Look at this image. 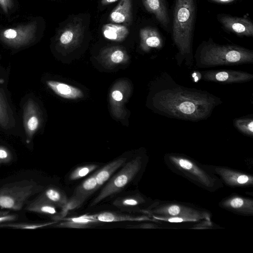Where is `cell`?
I'll list each match as a JSON object with an SVG mask.
<instances>
[{"mask_svg": "<svg viewBox=\"0 0 253 253\" xmlns=\"http://www.w3.org/2000/svg\"><path fill=\"white\" fill-rule=\"evenodd\" d=\"M150 101L151 108L161 116L193 122L207 120L222 103L208 91L177 83L167 72L160 73L154 81Z\"/></svg>", "mask_w": 253, "mask_h": 253, "instance_id": "1", "label": "cell"}, {"mask_svg": "<svg viewBox=\"0 0 253 253\" xmlns=\"http://www.w3.org/2000/svg\"><path fill=\"white\" fill-rule=\"evenodd\" d=\"M196 0H175L173 14L172 39L177 49V64L189 67L193 63V34L196 14Z\"/></svg>", "mask_w": 253, "mask_h": 253, "instance_id": "2", "label": "cell"}, {"mask_svg": "<svg viewBox=\"0 0 253 253\" xmlns=\"http://www.w3.org/2000/svg\"><path fill=\"white\" fill-rule=\"evenodd\" d=\"M194 58L200 68L236 66L253 63V50L238 45L220 44L210 39L199 45Z\"/></svg>", "mask_w": 253, "mask_h": 253, "instance_id": "3", "label": "cell"}, {"mask_svg": "<svg viewBox=\"0 0 253 253\" xmlns=\"http://www.w3.org/2000/svg\"><path fill=\"white\" fill-rule=\"evenodd\" d=\"M43 187L33 180H23L0 188V208L21 210L33 195L43 190Z\"/></svg>", "mask_w": 253, "mask_h": 253, "instance_id": "4", "label": "cell"}, {"mask_svg": "<svg viewBox=\"0 0 253 253\" xmlns=\"http://www.w3.org/2000/svg\"><path fill=\"white\" fill-rule=\"evenodd\" d=\"M141 165L140 157H137L124 165L121 170L103 188L90 205L94 206L107 197L121 191L134 178L140 170Z\"/></svg>", "mask_w": 253, "mask_h": 253, "instance_id": "5", "label": "cell"}, {"mask_svg": "<svg viewBox=\"0 0 253 253\" xmlns=\"http://www.w3.org/2000/svg\"><path fill=\"white\" fill-rule=\"evenodd\" d=\"M37 30V23L30 22L15 27L3 29L0 32V40L9 46L20 47L34 40Z\"/></svg>", "mask_w": 253, "mask_h": 253, "instance_id": "6", "label": "cell"}, {"mask_svg": "<svg viewBox=\"0 0 253 253\" xmlns=\"http://www.w3.org/2000/svg\"><path fill=\"white\" fill-rule=\"evenodd\" d=\"M168 157L175 168L187 176L203 186H213V179L210 175L190 159L176 154H169Z\"/></svg>", "mask_w": 253, "mask_h": 253, "instance_id": "7", "label": "cell"}, {"mask_svg": "<svg viewBox=\"0 0 253 253\" xmlns=\"http://www.w3.org/2000/svg\"><path fill=\"white\" fill-rule=\"evenodd\" d=\"M145 212L154 214L153 216L160 217H179L196 221L205 218L206 214L178 204H168L156 207L151 210L144 211Z\"/></svg>", "mask_w": 253, "mask_h": 253, "instance_id": "8", "label": "cell"}, {"mask_svg": "<svg viewBox=\"0 0 253 253\" xmlns=\"http://www.w3.org/2000/svg\"><path fill=\"white\" fill-rule=\"evenodd\" d=\"M201 78L207 82L221 84L242 83L253 80V75L247 72L233 70H211L199 73Z\"/></svg>", "mask_w": 253, "mask_h": 253, "instance_id": "9", "label": "cell"}, {"mask_svg": "<svg viewBox=\"0 0 253 253\" xmlns=\"http://www.w3.org/2000/svg\"><path fill=\"white\" fill-rule=\"evenodd\" d=\"M217 19L225 29L238 36L253 35V24L249 19L221 14L217 15Z\"/></svg>", "mask_w": 253, "mask_h": 253, "instance_id": "10", "label": "cell"}, {"mask_svg": "<svg viewBox=\"0 0 253 253\" xmlns=\"http://www.w3.org/2000/svg\"><path fill=\"white\" fill-rule=\"evenodd\" d=\"M84 32L85 27L81 20H72L59 31L58 42L64 46L74 45L83 39Z\"/></svg>", "mask_w": 253, "mask_h": 253, "instance_id": "11", "label": "cell"}, {"mask_svg": "<svg viewBox=\"0 0 253 253\" xmlns=\"http://www.w3.org/2000/svg\"><path fill=\"white\" fill-rule=\"evenodd\" d=\"M40 118L38 108L33 99H29L23 109V125L26 135V142L29 143L39 127Z\"/></svg>", "mask_w": 253, "mask_h": 253, "instance_id": "12", "label": "cell"}, {"mask_svg": "<svg viewBox=\"0 0 253 253\" xmlns=\"http://www.w3.org/2000/svg\"><path fill=\"white\" fill-rule=\"evenodd\" d=\"M146 9L153 14L157 20L165 29L169 27V16L167 0H142Z\"/></svg>", "mask_w": 253, "mask_h": 253, "instance_id": "13", "label": "cell"}, {"mask_svg": "<svg viewBox=\"0 0 253 253\" xmlns=\"http://www.w3.org/2000/svg\"><path fill=\"white\" fill-rule=\"evenodd\" d=\"M109 19L113 23L128 26L132 19L131 0H120L110 13Z\"/></svg>", "mask_w": 253, "mask_h": 253, "instance_id": "14", "label": "cell"}, {"mask_svg": "<svg viewBox=\"0 0 253 253\" xmlns=\"http://www.w3.org/2000/svg\"><path fill=\"white\" fill-rule=\"evenodd\" d=\"M215 171L228 185L233 186H243L253 185V177L233 170L216 168Z\"/></svg>", "mask_w": 253, "mask_h": 253, "instance_id": "15", "label": "cell"}, {"mask_svg": "<svg viewBox=\"0 0 253 253\" xmlns=\"http://www.w3.org/2000/svg\"><path fill=\"white\" fill-rule=\"evenodd\" d=\"M140 45L142 48L148 51L151 48H161L164 44L163 40L159 31L155 28L146 27L139 32Z\"/></svg>", "mask_w": 253, "mask_h": 253, "instance_id": "16", "label": "cell"}, {"mask_svg": "<svg viewBox=\"0 0 253 253\" xmlns=\"http://www.w3.org/2000/svg\"><path fill=\"white\" fill-rule=\"evenodd\" d=\"M84 216L94 219L99 222H111L124 221H143L149 220L147 216H134L118 214L115 212L104 211L93 214H84Z\"/></svg>", "mask_w": 253, "mask_h": 253, "instance_id": "17", "label": "cell"}, {"mask_svg": "<svg viewBox=\"0 0 253 253\" xmlns=\"http://www.w3.org/2000/svg\"><path fill=\"white\" fill-rule=\"evenodd\" d=\"M47 86L56 94L69 99H75L83 96V92L78 88L55 81H47Z\"/></svg>", "mask_w": 253, "mask_h": 253, "instance_id": "18", "label": "cell"}, {"mask_svg": "<svg viewBox=\"0 0 253 253\" xmlns=\"http://www.w3.org/2000/svg\"><path fill=\"white\" fill-rule=\"evenodd\" d=\"M222 205L226 209L241 213L252 214L253 212V201L241 197L229 198L222 202Z\"/></svg>", "mask_w": 253, "mask_h": 253, "instance_id": "19", "label": "cell"}, {"mask_svg": "<svg viewBox=\"0 0 253 253\" xmlns=\"http://www.w3.org/2000/svg\"><path fill=\"white\" fill-rule=\"evenodd\" d=\"M127 26L116 23L106 24L102 27V34L105 38L109 40L122 41L125 40L129 34Z\"/></svg>", "mask_w": 253, "mask_h": 253, "instance_id": "20", "label": "cell"}, {"mask_svg": "<svg viewBox=\"0 0 253 253\" xmlns=\"http://www.w3.org/2000/svg\"><path fill=\"white\" fill-rule=\"evenodd\" d=\"M126 162V158H120L106 165L94 173L99 188L110 177L112 174Z\"/></svg>", "mask_w": 253, "mask_h": 253, "instance_id": "21", "label": "cell"}, {"mask_svg": "<svg viewBox=\"0 0 253 253\" xmlns=\"http://www.w3.org/2000/svg\"><path fill=\"white\" fill-rule=\"evenodd\" d=\"M37 198L60 207L63 206L68 200L66 194L62 191L52 187L43 191Z\"/></svg>", "mask_w": 253, "mask_h": 253, "instance_id": "22", "label": "cell"}, {"mask_svg": "<svg viewBox=\"0 0 253 253\" xmlns=\"http://www.w3.org/2000/svg\"><path fill=\"white\" fill-rule=\"evenodd\" d=\"M59 221L62 222L56 225V227L74 228H89L94 224L100 222L97 220L87 218L83 215L77 217H64Z\"/></svg>", "mask_w": 253, "mask_h": 253, "instance_id": "23", "label": "cell"}, {"mask_svg": "<svg viewBox=\"0 0 253 253\" xmlns=\"http://www.w3.org/2000/svg\"><path fill=\"white\" fill-rule=\"evenodd\" d=\"M25 210L39 213L52 215L53 216L58 213L56 206L38 198L30 203L25 208Z\"/></svg>", "mask_w": 253, "mask_h": 253, "instance_id": "24", "label": "cell"}, {"mask_svg": "<svg viewBox=\"0 0 253 253\" xmlns=\"http://www.w3.org/2000/svg\"><path fill=\"white\" fill-rule=\"evenodd\" d=\"M98 188L97 183L94 174L77 187L74 192V196L85 201L89 196Z\"/></svg>", "mask_w": 253, "mask_h": 253, "instance_id": "25", "label": "cell"}, {"mask_svg": "<svg viewBox=\"0 0 253 253\" xmlns=\"http://www.w3.org/2000/svg\"><path fill=\"white\" fill-rule=\"evenodd\" d=\"M145 200L139 195L120 197L116 199L113 205L120 209L132 210L136 209L140 205L144 203Z\"/></svg>", "mask_w": 253, "mask_h": 253, "instance_id": "26", "label": "cell"}, {"mask_svg": "<svg viewBox=\"0 0 253 253\" xmlns=\"http://www.w3.org/2000/svg\"><path fill=\"white\" fill-rule=\"evenodd\" d=\"M233 125L240 132L250 137L253 136V118L246 116L235 119Z\"/></svg>", "mask_w": 253, "mask_h": 253, "instance_id": "27", "label": "cell"}, {"mask_svg": "<svg viewBox=\"0 0 253 253\" xmlns=\"http://www.w3.org/2000/svg\"><path fill=\"white\" fill-rule=\"evenodd\" d=\"M84 201V200L73 195L70 199H68L67 203L63 206L61 207V211L58 214L52 216L53 219L59 221L61 219L64 218L69 211L80 207Z\"/></svg>", "mask_w": 253, "mask_h": 253, "instance_id": "28", "label": "cell"}, {"mask_svg": "<svg viewBox=\"0 0 253 253\" xmlns=\"http://www.w3.org/2000/svg\"><path fill=\"white\" fill-rule=\"evenodd\" d=\"M12 117L5 97L0 91V126L4 128H9L11 125Z\"/></svg>", "mask_w": 253, "mask_h": 253, "instance_id": "29", "label": "cell"}, {"mask_svg": "<svg viewBox=\"0 0 253 253\" xmlns=\"http://www.w3.org/2000/svg\"><path fill=\"white\" fill-rule=\"evenodd\" d=\"M58 221L42 223H8L0 224V227H9L20 229H36L56 224Z\"/></svg>", "mask_w": 253, "mask_h": 253, "instance_id": "30", "label": "cell"}, {"mask_svg": "<svg viewBox=\"0 0 253 253\" xmlns=\"http://www.w3.org/2000/svg\"><path fill=\"white\" fill-rule=\"evenodd\" d=\"M97 167V165L94 164L79 167L71 172L69 179L75 180L81 178L95 170Z\"/></svg>", "mask_w": 253, "mask_h": 253, "instance_id": "31", "label": "cell"}, {"mask_svg": "<svg viewBox=\"0 0 253 253\" xmlns=\"http://www.w3.org/2000/svg\"><path fill=\"white\" fill-rule=\"evenodd\" d=\"M110 58L111 61L115 63L121 62L124 58L125 53L120 48L112 49L110 53Z\"/></svg>", "mask_w": 253, "mask_h": 253, "instance_id": "32", "label": "cell"}, {"mask_svg": "<svg viewBox=\"0 0 253 253\" xmlns=\"http://www.w3.org/2000/svg\"><path fill=\"white\" fill-rule=\"evenodd\" d=\"M12 156L9 151L4 147L0 146V164L9 162Z\"/></svg>", "mask_w": 253, "mask_h": 253, "instance_id": "33", "label": "cell"}, {"mask_svg": "<svg viewBox=\"0 0 253 253\" xmlns=\"http://www.w3.org/2000/svg\"><path fill=\"white\" fill-rule=\"evenodd\" d=\"M0 6L3 12L8 13L13 6V0H0Z\"/></svg>", "mask_w": 253, "mask_h": 253, "instance_id": "34", "label": "cell"}, {"mask_svg": "<svg viewBox=\"0 0 253 253\" xmlns=\"http://www.w3.org/2000/svg\"><path fill=\"white\" fill-rule=\"evenodd\" d=\"M18 216L16 215L5 214L0 216V224L7 221H14L17 219Z\"/></svg>", "mask_w": 253, "mask_h": 253, "instance_id": "35", "label": "cell"}, {"mask_svg": "<svg viewBox=\"0 0 253 253\" xmlns=\"http://www.w3.org/2000/svg\"><path fill=\"white\" fill-rule=\"evenodd\" d=\"M113 98L118 101H120L122 100L123 98V94L119 90H115L112 94Z\"/></svg>", "mask_w": 253, "mask_h": 253, "instance_id": "36", "label": "cell"}, {"mask_svg": "<svg viewBox=\"0 0 253 253\" xmlns=\"http://www.w3.org/2000/svg\"><path fill=\"white\" fill-rule=\"evenodd\" d=\"M210 1L219 3V4H227L233 2L235 0H209Z\"/></svg>", "mask_w": 253, "mask_h": 253, "instance_id": "37", "label": "cell"}, {"mask_svg": "<svg viewBox=\"0 0 253 253\" xmlns=\"http://www.w3.org/2000/svg\"><path fill=\"white\" fill-rule=\"evenodd\" d=\"M119 0H101V4L103 5H107L115 2Z\"/></svg>", "mask_w": 253, "mask_h": 253, "instance_id": "38", "label": "cell"}, {"mask_svg": "<svg viewBox=\"0 0 253 253\" xmlns=\"http://www.w3.org/2000/svg\"><path fill=\"white\" fill-rule=\"evenodd\" d=\"M9 212L7 211H0V216L8 214Z\"/></svg>", "mask_w": 253, "mask_h": 253, "instance_id": "39", "label": "cell"}]
</instances>
